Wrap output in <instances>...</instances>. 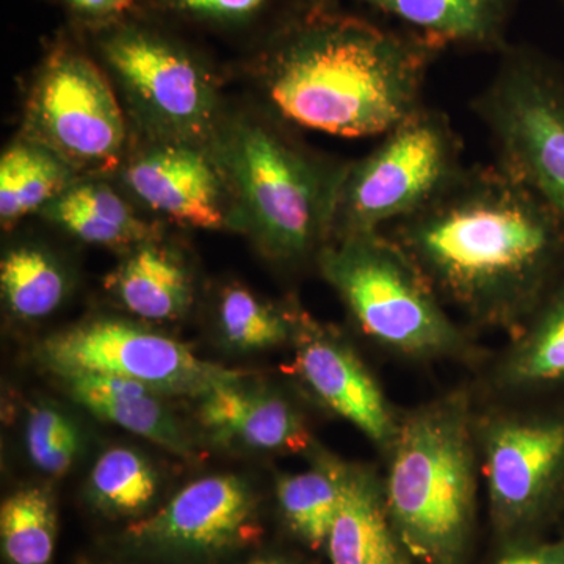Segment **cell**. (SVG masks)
Segmentation results:
<instances>
[{
	"mask_svg": "<svg viewBox=\"0 0 564 564\" xmlns=\"http://www.w3.org/2000/svg\"><path fill=\"white\" fill-rule=\"evenodd\" d=\"M441 44L310 0L256 47L254 70L280 120L310 131L383 137L423 104Z\"/></svg>",
	"mask_w": 564,
	"mask_h": 564,
	"instance_id": "cell-1",
	"label": "cell"
},
{
	"mask_svg": "<svg viewBox=\"0 0 564 564\" xmlns=\"http://www.w3.org/2000/svg\"><path fill=\"white\" fill-rule=\"evenodd\" d=\"M388 231L437 296L494 325L534 313L564 252L562 218L499 165L464 169Z\"/></svg>",
	"mask_w": 564,
	"mask_h": 564,
	"instance_id": "cell-2",
	"label": "cell"
},
{
	"mask_svg": "<svg viewBox=\"0 0 564 564\" xmlns=\"http://www.w3.org/2000/svg\"><path fill=\"white\" fill-rule=\"evenodd\" d=\"M391 452L386 505L404 551L423 564H459L477 491L466 399L455 393L408 415Z\"/></svg>",
	"mask_w": 564,
	"mask_h": 564,
	"instance_id": "cell-3",
	"label": "cell"
},
{
	"mask_svg": "<svg viewBox=\"0 0 564 564\" xmlns=\"http://www.w3.org/2000/svg\"><path fill=\"white\" fill-rule=\"evenodd\" d=\"M212 143L231 185L237 226L269 258L300 261L328 242L343 165H326L261 118L221 126Z\"/></svg>",
	"mask_w": 564,
	"mask_h": 564,
	"instance_id": "cell-4",
	"label": "cell"
},
{
	"mask_svg": "<svg viewBox=\"0 0 564 564\" xmlns=\"http://www.w3.org/2000/svg\"><path fill=\"white\" fill-rule=\"evenodd\" d=\"M177 29L141 9L80 35L148 140L212 143L221 128L214 73Z\"/></svg>",
	"mask_w": 564,
	"mask_h": 564,
	"instance_id": "cell-5",
	"label": "cell"
},
{
	"mask_svg": "<svg viewBox=\"0 0 564 564\" xmlns=\"http://www.w3.org/2000/svg\"><path fill=\"white\" fill-rule=\"evenodd\" d=\"M318 263L367 336L417 358L463 350L464 337L413 259L386 232L329 240Z\"/></svg>",
	"mask_w": 564,
	"mask_h": 564,
	"instance_id": "cell-6",
	"label": "cell"
},
{
	"mask_svg": "<svg viewBox=\"0 0 564 564\" xmlns=\"http://www.w3.org/2000/svg\"><path fill=\"white\" fill-rule=\"evenodd\" d=\"M458 133L422 107L384 133L359 161L345 163L334 192L329 240L384 232L443 195L464 172Z\"/></svg>",
	"mask_w": 564,
	"mask_h": 564,
	"instance_id": "cell-7",
	"label": "cell"
},
{
	"mask_svg": "<svg viewBox=\"0 0 564 564\" xmlns=\"http://www.w3.org/2000/svg\"><path fill=\"white\" fill-rule=\"evenodd\" d=\"M101 63L79 32L47 47L28 107V139L50 148L77 173H104L124 161L128 124Z\"/></svg>",
	"mask_w": 564,
	"mask_h": 564,
	"instance_id": "cell-8",
	"label": "cell"
},
{
	"mask_svg": "<svg viewBox=\"0 0 564 564\" xmlns=\"http://www.w3.org/2000/svg\"><path fill=\"white\" fill-rule=\"evenodd\" d=\"M497 148V165L543 199L564 221V76L530 47L502 61L475 101Z\"/></svg>",
	"mask_w": 564,
	"mask_h": 564,
	"instance_id": "cell-9",
	"label": "cell"
},
{
	"mask_svg": "<svg viewBox=\"0 0 564 564\" xmlns=\"http://www.w3.org/2000/svg\"><path fill=\"white\" fill-rule=\"evenodd\" d=\"M40 361L66 377L99 373L150 386L162 395H204L242 380V373L203 361L172 337L117 318L80 323L47 337Z\"/></svg>",
	"mask_w": 564,
	"mask_h": 564,
	"instance_id": "cell-10",
	"label": "cell"
},
{
	"mask_svg": "<svg viewBox=\"0 0 564 564\" xmlns=\"http://www.w3.org/2000/svg\"><path fill=\"white\" fill-rule=\"evenodd\" d=\"M122 181L143 206L182 226L239 228L231 185L214 143L147 140L126 161Z\"/></svg>",
	"mask_w": 564,
	"mask_h": 564,
	"instance_id": "cell-11",
	"label": "cell"
},
{
	"mask_svg": "<svg viewBox=\"0 0 564 564\" xmlns=\"http://www.w3.org/2000/svg\"><path fill=\"white\" fill-rule=\"evenodd\" d=\"M256 500L234 475H210L182 488L165 507L129 529L141 545L177 555H215L258 536Z\"/></svg>",
	"mask_w": 564,
	"mask_h": 564,
	"instance_id": "cell-12",
	"label": "cell"
},
{
	"mask_svg": "<svg viewBox=\"0 0 564 564\" xmlns=\"http://www.w3.org/2000/svg\"><path fill=\"white\" fill-rule=\"evenodd\" d=\"M486 480L494 513L505 525L540 510L564 466V423L502 419L485 436Z\"/></svg>",
	"mask_w": 564,
	"mask_h": 564,
	"instance_id": "cell-13",
	"label": "cell"
},
{
	"mask_svg": "<svg viewBox=\"0 0 564 564\" xmlns=\"http://www.w3.org/2000/svg\"><path fill=\"white\" fill-rule=\"evenodd\" d=\"M296 370L333 413L391 451L400 423L392 417L380 386L351 347L315 323L296 326Z\"/></svg>",
	"mask_w": 564,
	"mask_h": 564,
	"instance_id": "cell-14",
	"label": "cell"
},
{
	"mask_svg": "<svg viewBox=\"0 0 564 564\" xmlns=\"http://www.w3.org/2000/svg\"><path fill=\"white\" fill-rule=\"evenodd\" d=\"M199 421L218 436L265 452L306 451L311 434L302 415L282 397L239 383L223 386L202 399Z\"/></svg>",
	"mask_w": 564,
	"mask_h": 564,
	"instance_id": "cell-15",
	"label": "cell"
},
{
	"mask_svg": "<svg viewBox=\"0 0 564 564\" xmlns=\"http://www.w3.org/2000/svg\"><path fill=\"white\" fill-rule=\"evenodd\" d=\"M339 3L340 0H333ZM441 46L502 51L516 0H348Z\"/></svg>",
	"mask_w": 564,
	"mask_h": 564,
	"instance_id": "cell-16",
	"label": "cell"
},
{
	"mask_svg": "<svg viewBox=\"0 0 564 564\" xmlns=\"http://www.w3.org/2000/svg\"><path fill=\"white\" fill-rule=\"evenodd\" d=\"M326 549L332 564H411L389 518L384 489L369 470L345 469Z\"/></svg>",
	"mask_w": 564,
	"mask_h": 564,
	"instance_id": "cell-17",
	"label": "cell"
},
{
	"mask_svg": "<svg viewBox=\"0 0 564 564\" xmlns=\"http://www.w3.org/2000/svg\"><path fill=\"white\" fill-rule=\"evenodd\" d=\"M62 378L70 397L96 417L121 426L173 454H191L187 437L163 402L162 393L150 386L99 373H73Z\"/></svg>",
	"mask_w": 564,
	"mask_h": 564,
	"instance_id": "cell-18",
	"label": "cell"
},
{
	"mask_svg": "<svg viewBox=\"0 0 564 564\" xmlns=\"http://www.w3.org/2000/svg\"><path fill=\"white\" fill-rule=\"evenodd\" d=\"M106 285L129 313L151 322L176 321L193 300L187 267L155 240L131 248Z\"/></svg>",
	"mask_w": 564,
	"mask_h": 564,
	"instance_id": "cell-19",
	"label": "cell"
},
{
	"mask_svg": "<svg viewBox=\"0 0 564 564\" xmlns=\"http://www.w3.org/2000/svg\"><path fill=\"white\" fill-rule=\"evenodd\" d=\"M41 214L82 242L102 247L131 250L158 236L150 223L102 181L77 180Z\"/></svg>",
	"mask_w": 564,
	"mask_h": 564,
	"instance_id": "cell-20",
	"label": "cell"
},
{
	"mask_svg": "<svg viewBox=\"0 0 564 564\" xmlns=\"http://www.w3.org/2000/svg\"><path fill=\"white\" fill-rule=\"evenodd\" d=\"M310 0H141L176 28H192L261 46Z\"/></svg>",
	"mask_w": 564,
	"mask_h": 564,
	"instance_id": "cell-21",
	"label": "cell"
},
{
	"mask_svg": "<svg viewBox=\"0 0 564 564\" xmlns=\"http://www.w3.org/2000/svg\"><path fill=\"white\" fill-rule=\"evenodd\" d=\"M61 155L39 141L20 139L0 159V221L3 228L41 212L77 181Z\"/></svg>",
	"mask_w": 564,
	"mask_h": 564,
	"instance_id": "cell-22",
	"label": "cell"
},
{
	"mask_svg": "<svg viewBox=\"0 0 564 564\" xmlns=\"http://www.w3.org/2000/svg\"><path fill=\"white\" fill-rule=\"evenodd\" d=\"M347 464L321 459L313 469L278 478V502L293 532L313 549L326 545L343 499Z\"/></svg>",
	"mask_w": 564,
	"mask_h": 564,
	"instance_id": "cell-23",
	"label": "cell"
},
{
	"mask_svg": "<svg viewBox=\"0 0 564 564\" xmlns=\"http://www.w3.org/2000/svg\"><path fill=\"white\" fill-rule=\"evenodd\" d=\"M0 285L10 313L22 321H39L57 311L68 280L61 262L35 245H21L3 256Z\"/></svg>",
	"mask_w": 564,
	"mask_h": 564,
	"instance_id": "cell-24",
	"label": "cell"
},
{
	"mask_svg": "<svg viewBox=\"0 0 564 564\" xmlns=\"http://www.w3.org/2000/svg\"><path fill=\"white\" fill-rule=\"evenodd\" d=\"M57 538L51 494L39 486L20 489L0 508V541L10 564H50Z\"/></svg>",
	"mask_w": 564,
	"mask_h": 564,
	"instance_id": "cell-25",
	"label": "cell"
},
{
	"mask_svg": "<svg viewBox=\"0 0 564 564\" xmlns=\"http://www.w3.org/2000/svg\"><path fill=\"white\" fill-rule=\"evenodd\" d=\"M532 325L505 366L510 384H543L564 378V281L534 310Z\"/></svg>",
	"mask_w": 564,
	"mask_h": 564,
	"instance_id": "cell-26",
	"label": "cell"
},
{
	"mask_svg": "<svg viewBox=\"0 0 564 564\" xmlns=\"http://www.w3.org/2000/svg\"><path fill=\"white\" fill-rule=\"evenodd\" d=\"M88 489L95 503L107 513L139 514L158 494V475L135 451L115 447L99 456Z\"/></svg>",
	"mask_w": 564,
	"mask_h": 564,
	"instance_id": "cell-27",
	"label": "cell"
},
{
	"mask_svg": "<svg viewBox=\"0 0 564 564\" xmlns=\"http://www.w3.org/2000/svg\"><path fill=\"white\" fill-rule=\"evenodd\" d=\"M218 322L225 339L242 350H262L284 344L295 326L288 315L239 285H229L223 291Z\"/></svg>",
	"mask_w": 564,
	"mask_h": 564,
	"instance_id": "cell-28",
	"label": "cell"
},
{
	"mask_svg": "<svg viewBox=\"0 0 564 564\" xmlns=\"http://www.w3.org/2000/svg\"><path fill=\"white\" fill-rule=\"evenodd\" d=\"M25 447L41 473H68L80 448L76 425L57 408L40 404L33 408L25 423Z\"/></svg>",
	"mask_w": 564,
	"mask_h": 564,
	"instance_id": "cell-29",
	"label": "cell"
},
{
	"mask_svg": "<svg viewBox=\"0 0 564 564\" xmlns=\"http://www.w3.org/2000/svg\"><path fill=\"white\" fill-rule=\"evenodd\" d=\"M68 13L74 31L88 33L139 13L141 0H54Z\"/></svg>",
	"mask_w": 564,
	"mask_h": 564,
	"instance_id": "cell-30",
	"label": "cell"
},
{
	"mask_svg": "<svg viewBox=\"0 0 564 564\" xmlns=\"http://www.w3.org/2000/svg\"><path fill=\"white\" fill-rule=\"evenodd\" d=\"M496 564H564V543L516 549Z\"/></svg>",
	"mask_w": 564,
	"mask_h": 564,
	"instance_id": "cell-31",
	"label": "cell"
},
{
	"mask_svg": "<svg viewBox=\"0 0 564 564\" xmlns=\"http://www.w3.org/2000/svg\"><path fill=\"white\" fill-rule=\"evenodd\" d=\"M248 564H289V563L282 562V560H276V558H259V560H254V562H251Z\"/></svg>",
	"mask_w": 564,
	"mask_h": 564,
	"instance_id": "cell-32",
	"label": "cell"
}]
</instances>
